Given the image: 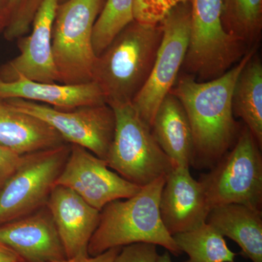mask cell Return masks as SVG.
<instances>
[{
	"label": "cell",
	"instance_id": "1",
	"mask_svg": "<svg viewBox=\"0 0 262 262\" xmlns=\"http://www.w3.org/2000/svg\"><path fill=\"white\" fill-rule=\"evenodd\" d=\"M252 46L237 64L223 75L209 81L195 80L192 75L181 76L170 94L182 103L194 139L195 166L213 167L235 143L239 130L232 112L234 84L241 71L256 53Z\"/></svg>",
	"mask_w": 262,
	"mask_h": 262
},
{
	"label": "cell",
	"instance_id": "2",
	"mask_svg": "<svg viewBox=\"0 0 262 262\" xmlns=\"http://www.w3.org/2000/svg\"><path fill=\"white\" fill-rule=\"evenodd\" d=\"M163 37L161 24L133 20L97 57L93 81L108 106L132 103L149 78Z\"/></svg>",
	"mask_w": 262,
	"mask_h": 262
},
{
	"label": "cell",
	"instance_id": "3",
	"mask_svg": "<svg viewBox=\"0 0 262 262\" xmlns=\"http://www.w3.org/2000/svg\"><path fill=\"white\" fill-rule=\"evenodd\" d=\"M166 177L141 187L137 194L125 201L117 200L103 207L88 248L90 256L136 243L163 246L176 256L182 254L160 216V194Z\"/></svg>",
	"mask_w": 262,
	"mask_h": 262
},
{
	"label": "cell",
	"instance_id": "4",
	"mask_svg": "<svg viewBox=\"0 0 262 262\" xmlns=\"http://www.w3.org/2000/svg\"><path fill=\"white\" fill-rule=\"evenodd\" d=\"M104 3L105 0H67L58 4L51 42L60 83L92 82L97 59L93 32Z\"/></svg>",
	"mask_w": 262,
	"mask_h": 262
},
{
	"label": "cell",
	"instance_id": "5",
	"mask_svg": "<svg viewBox=\"0 0 262 262\" xmlns=\"http://www.w3.org/2000/svg\"><path fill=\"white\" fill-rule=\"evenodd\" d=\"M115 115L113 142L106 161L122 178L142 187L174 168L160 148L151 127L132 103L111 106Z\"/></svg>",
	"mask_w": 262,
	"mask_h": 262
},
{
	"label": "cell",
	"instance_id": "6",
	"mask_svg": "<svg viewBox=\"0 0 262 262\" xmlns=\"http://www.w3.org/2000/svg\"><path fill=\"white\" fill-rule=\"evenodd\" d=\"M199 181L211 208L235 203L261 211V147L246 125L230 151Z\"/></svg>",
	"mask_w": 262,
	"mask_h": 262
},
{
	"label": "cell",
	"instance_id": "7",
	"mask_svg": "<svg viewBox=\"0 0 262 262\" xmlns=\"http://www.w3.org/2000/svg\"><path fill=\"white\" fill-rule=\"evenodd\" d=\"M190 34L182 67L198 81L223 75L248 51L227 33L222 21L223 0H190Z\"/></svg>",
	"mask_w": 262,
	"mask_h": 262
},
{
	"label": "cell",
	"instance_id": "8",
	"mask_svg": "<svg viewBox=\"0 0 262 262\" xmlns=\"http://www.w3.org/2000/svg\"><path fill=\"white\" fill-rule=\"evenodd\" d=\"M71 144L27 155V160L0 192V226L46 206L68 159Z\"/></svg>",
	"mask_w": 262,
	"mask_h": 262
},
{
	"label": "cell",
	"instance_id": "9",
	"mask_svg": "<svg viewBox=\"0 0 262 262\" xmlns=\"http://www.w3.org/2000/svg\"><path fill=\"white\" fill-rule=\"evenodd\" d=\"M189 3L178 5L161 22L163 37L149 78L132 104L151 127L157 110L173 89L185 59L190 34Z\"/></svg>",
	"mask_w": 262,
	"mask_h": 262
},
{
	"label": "cell",
	"instance_id": "10",
	"mask_svg": "<svg viewBox=\"0 0 262 262\" xmlns=\"http://www.w3.org/2000/svg\"><path fill=\"white\" fill-rule=\"evenodd\" d=\"M10 106L51 125L66 142L82 146L106 160L113 142L115 115L106 103L61 110L24 99L5 100Z\"/></svg>",
	"mask_w": 262,
	"mask_h": 262
},
{
	"label": "cell",
	"instance_id": "11",
	"mask_svg": "<svg viewBox=\"0 0 262 262\" xmlns=\"http://www.w3.org/2000/svg\"><path fill=\"white\" fill-rule=\"evenodd\" d=\"M110 168L106 160L85 148L71 144L68 159L55 186L70 188L101 211L108 203L130 198L141 189Z\"/></svg>",
	"mask_w": 262,
	"mask_h": 262
},
{
	"label": "cell",
	"instance_id": "12",
	"mask_svg": "<svg viewBox=\"0 0 262 262\" xmlns=\"http://www.w3.org/2000/svg\"><path fill=\"white\" fill-rule=\"evenodd\" d=\"M58 5V0H45L33 20L31 34L19 38L20 54L0 72L2 80L13 81L24 77L36 82L60 83L51 42Z\"/></svg>",
	"mask_w": 262,
	"mask_h": 262
},
{
	"label": "cell",
	"instance_id": "13",
	"mask_svg": "<svg viewBox=\"0 0 262 262\" xmlns=\"http://www.w3.org/2000/svg\"><path fill=\"white\" fill-rule=\"evenodd\" d=\"M159 208L163 225L171 236L206 223L211 209L203 184L185 166L174 167L167 175Z\"/></svg>",
	"mask_w": 262,
	"mask_h": 262
},
{
	"label": "cell",
	"instance_id": "14",
	"mask_svg": "<svg viewBox=\"0 0 262 262\" xmlns=\"http://www.w3.org/2000/svg\"><path fill=\"white\" fill-rule=\"evenodd\" d=\"M0 241L23 262H53L67 258L54 221L46 206L0 226Z\"/></svg>",
	"mask_w": 262,
	"mask_h": 262
},
{
	"label": "cell",
	"instance_id": "15",
	"mask_svg": "<svg viewBox=\"0 0 262 262\" xmlns=\"http://www.w3.org/2000/svg\"><path fill=\"white\" fill-rule=\"evenodd\" d=\"M67 258L89 256L90 241L97 228L100 212L70 188L56 185L47 204Z\"/></svg>",
	"mask_w": 262,
	"mask_h": 262
},
{
	"label": "cell",
	"instance_id": "16",
	"mask_svg": "<svg viewBox=\"0 0 262 262\" xmlns=\"http://www.w3.org/2000/svg\"><path fill=\"white\" fill-rule=\"evenodd\" d=\"M24 99L61 110L104 104V96L94 81L65 84L36 82L19 77L13 81L0 78V100Z\"/></svg>",
	"mask_w": 262,
	"mask_h": 262
},
{
	"label": "cell",
	"instance_id": "17",
	"mask_svg": "<svg viewBox=\"0 0 262 262\" xmlns=\"http://www.w3.org/2000/svg\"><path fill=\"white\" fill-rule=\"evenodd\" d=\"M66 143L46 122L15 110L5 100H0V146L25 155Z\"/></svg>",
	"mask_w": 262,
	"mask_h": 262
},
{
	"label": "cell",
	"instance_id": "18",
	"mask_svg": "<svg viewBox=\"0 0 262 262\" xmlns=\"http://www.w3.org/2000/svg\"><path fill=\"white\" fill-rule=\"evenodd\" d=\"M151 130L174 167H190L194 157L192 127L180 101L168 94L155 114Z\"/></svg>",
	"mask_w": 262,
	"mask_h": 262
},
{
	"label": "cell",
	"instance_id": "19",
	"mask_svg": "<svg viewBox=\"0 0 262 262\" xmlns=\"http://www.w3.org/2000/svg\"><path fill=\"white\" fill-rule=\"evenodd\" d=\"M206 222L238 245L244 257L262 262V211L235 203L222 205L211 208Z\"/></svg>",
	"mask_w": 262,
	"mask_h": 262
},
{
	"label": "cell",
	"instance_id": "20",
	"mask_svg": "<svg viewBox=\"0 0 262 262\" xmlns=\"http://www.w3.org/2000/svg\"><path fill=\"white\" fill-rule=\"evenodd\" d=\"M232 112L241 117L262 146V63L253 55L244 67L234 84Z\"/></svg>",
	"mask_w": 262,
	"mask_h": 262
},
{
	"label": "cell",
	"instance_id": "21",
	"mask_svg": "<svg viewBox=\"0 0 262 262\" xmlns=\"http://www.w3.org/2000/svg\"><path fill=\"white\" fill-rule=\"evenodd\" d=\"M189 258L183 262H234L237 253L229 249L222 234L209 224L172 236Z\"/></svg>",
	"mask_w": 262,
	"mask_h": 262
},
{
	"label": "cell",
	"instance_id": "22",
	"mask_svg": "<svg viewBox=\"0 0 262 262\" xmlns=\"http://www.w3.org/2000/svg\"><path fill=\"white\" fill-rule=\"evenodd\" d=\"M222 21L227 33L254 46L262 31V0H223Z\"/></svg>",
	"mask_w": 262,
	"mask_h": 262
},
{
	"label": "cell",
	"instance_id": "23",
	"mask_svg": "<svg viewBox=\"0 0 262 262\" xmlns=\"http://www.w3.org/2000/svg\"><path fill=\"white\" fill-rule=\"evenodd\" d=\"M133 5L134 0H105L93 32L96 56H100L117 34L134 20Z\"/></svg>",
	"mask_w": 262,
	"mask_h": 262
},
{
	"label": "cell",
	"instance_id": "24",
	"mask_svg": "<svg viewBox=\"0 0 262 262\" xmlns=\"http://www.w3.org/2000/svg\"><path fill=\"white\" fill-rule=\"evenodd\" d=\"M10 18L5 35L8 40L19 39L28 34L33 20L45 0H6Z\"/></svg>",
	"mask_w": 262,
	"mask_h": 262
},
{
	"label": "cell",
	"instance_id": "25",
	"mask_svg": "<svg viewBox=\"0 0 262 262\" xmlns=\"http://www.w3.org/2000/svg\"><path fill=\"white\" fill-rule=\"evenodd\" d=\"M190 0H134V19L145 25H158L178 5Z\"/></svg>",
	"mask_w": 262,
	"mask_h": 262
},
{
	"label": "cell",
	"instance_id": "26",
	"mask_svg": "<svg viewBox=\"0 0 262 262\" xmlns=\"http://www.w3.org/2000/svg\"><path fill=\"white\" fill-rule=\"evenodd\" d=\"M157 246L146 243H136L122 246L114 262H158Z\"/></svg>",
	"mask_w": 262,
	"mask_h": 262
},
{
	"label": "cell",
	"instance_id": "27",
	"mask_svg": "<svg viewBox=\"0 0 262 262\" xmlns=\"http://www.w3.org/2000/svg\"><path fill=\"white\" fill-rule=\"evenodd\" d=\"M27 157V155H18L8 148L0 146V192L13 174L23 165Z\"/></svg>",
	"mask_w": 262,
	"mask_h": 262
},
{
	"label": "cell",
	"instance_id": "28",
	"mask_svg": "<svg viewBox=\"0 0 262 262\" xmlns=\"http://www.w3.org/2000/svg\"><path fill=\"white\" fill-rule=\"evenodd\" d=\"M122 247L110 248L96 256H80L53 262H114Z\"/></svg>",
	"mask_w": 262,
	"mask_h": 262
},
{
	"label": "cell",
	"instance_id": "29",
	"mask_svg": "<svg viewBox=\"0 0 262 262\" xmlns=\"http://www.w3.org/2000/svg\"><path fill=\"white\" fill-rule=\"evenodd\" d=\"M0 262H23L9 247L0 241Z\"/></svg>",
	"mask_w": 262,
	"mask_h": 262
},
{
	"label": "cell",
	"instance_id": "30",
	"mask_svg": "<svg viewBox=\"0 0 262 262\" xmlns=\"http://www.w3.org/2000/svg\"><path fill=\"white\" fill-rule=\"evenodd\" d=\"M10 13L6 0H0V32L6 29L9 22Z\"/></svg>",
	"mask_w": 262,
	"mask_h": 262
},
{
	"label": "cell",
	"instance_id": "31",
	"mask_svg": "<svg viewBox=\"0 0 262 262\" xmlns=\"http://www.w3.org/2000/svg\"><path fill=\"white\" fill-rule=\"evenodd\" d=\"M158 262H173L170 258V253L168 251H165L162 255H159Z\"/></svg>",
	"mask_w": 262,
	"mask_h": 262
},
{
	"label": "cell",
	"instance_id": "32",
	"mask_svg": "<svg viewBox=\"0 0 262 262\" xmlns=\"http://www.w3.org/2000/svg\"><path fill=\"white\" fill-rule=\"evenodd\" d=\"M67 0H58V4H61V3H64Z\"/></svg>",
	"mask_w": 262,
	"mask_h": 262
}]
</instances>
